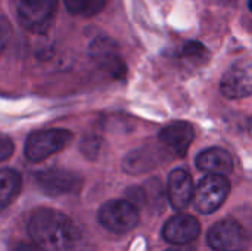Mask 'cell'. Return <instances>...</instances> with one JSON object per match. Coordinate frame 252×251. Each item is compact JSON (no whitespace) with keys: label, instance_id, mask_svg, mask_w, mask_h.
<instances>
[{"label":"cell","instance_id":"1","mask_svg":"<svg viewBox=\"0 0 252 251\" xmlns=\"http://www.w3.org/2000/svg\"><path fill=\"white\" fill-rule=\"evenodd\" d=\"M27 232L32 243L44 251L71 250L81 238V232L72 219L53 209L35 210L28 219Z\"/></svg>","mask_w":252,"mask_h":251},{"label":"cell","instance_id":"2","mask_svg":"<svg viewBox=\"0 0 252 251\" xmlns=\"http://www.w3.org/2000/svg\"><path fill=\"white\" fill-rule=\"evenodd\" d=\"M72 141V133L65 129L37 130L28 135L24 155L31 163H40L63 149Z\"/></svg>","mask_w":252,"mask_h":251},{"label":"cell","instance_id":"3","mask_svg":"<svg viewBox=\"0 0 252 251\" xmlns=\"http://www.w3.org/2000/svg\"><path fill=\"white\" fill-rule=\"evenodd\" d=\"M100 225L114 234H126L139 223V210L126 200H112L105 203L97 213Z\"/></svg>","mask_w":252,"mask_h":251},{"label":"cell","instance_id":"4","mask_svg":"<svg viewBox=\"0 0 252 251\" xmlns=\"http://www.w3.org/2000/svg\"><path fill=\"white\" fill-rule=\"evenodd\" d=\"M230 192V182L226 176L208 175L205 176L196 191L193 192V203L204 215H211L223 206Z\"/></svg>","mask_w":252,"mask_h":251},{"label":"cell","instance_id":"5","mask_svg":"<svg viewBox=\"0 0 252 251\" xmlns=\"http://www.w3.org/2000/svg\"><path fill=\"white\" fill-rule=\"evenodd\" d=\"M35 185L49 197L77 194L83 188V178L66 169H46L35 175Z\"/></svg>","mask_w":252,"mask_h":251},{"label":"cell","instance_id":"6","mask_svg":"<svg viewBox=\"0 0 252 251\" xmlns=\"http://www.w3.org/2000/svg\"><path fill=\"white\" fill-rule=\"evenodd\" d=\"M58 0H19L18 18L24 28L32 33H46L52 25Z\"/></svg>","mask_w":252,"mask_h":251},{"label":"cell","instance_id":"7","mask_svg":"<svg viewBox=\"0 0 252 251\" xmlns=\"http://www.w3.org/2000/svg\"><path fill=\"white\" fill-rule=\"evenodd\" d=\"M89 55L94 64L115 80H123L127 74V65L115 41L108 37H97L90 43Z\"/></svg>","mask_w":252,"mask_h":251},{"label":"cell","instance_id":"8","mask_svg":"<svg viewBox=\"0 0 252 251\" xmlns=\"http://www.w3.org/2000/svg\"><path fill=\"white\" fill-rule=\"evenodd\" d=\"M208 246L216 251H241L247 244V234L241 223L232 219L217 222L207 235Z\"/></svg>","mask_w":252,"mask_h":251},{"label":"cell","instance_id":"9","mask_svg":"<svg viewBox=\"0 0 252 251\" xmlns=\"http://www.w3.org/2000/svg\"><path fill=\"white\" fill-rule=\"evenodd\" d=\"M220 90L226 98H247L252 92V71L250 61H241L232 65L220 81Z\"/></svg>","mask_w":252,"mask_h":251},{"label":"cell","instance_id":"10","mask_svg":"<svg viewBox=\"0 0 252 251\" xmlns=\"http://www.w3.org/2000/svg\"><path fill=\"white\" fill-rule=\"evenodd\" d=\"M199 234L201 225L190 215H177L171 217L162 229L164 240L174 246L190 244L199 237Z\"/></svg>","mask_w":252,"mask_h":251},{"label":"cell","instance_id":"11","mask_svg":"<svg viewBox=\"0 0 252 251\" xmlns=\"http://www.w3.org/2000/svg\"><path fill=\"white\" fill-rule=\"evenodd\" d=\"M195 139V129L188 121H176L167 126L161 135V143L176 157H185Z\"/></svg>","mask_w":252,"mask_h":251},{"label":"cell","instance_id":"12","mask_svg":"<svg viewBox=\"0 0 252 251\" xmlns=\"http://www.w3.org/2000/svg\"><path fill=\"white\" fill-rule=\"evenodd\" d=\"M164 155H165L164 149L145 145L139 149L131 151L123 160V170L128 175H142L161 164Z\"/></svg>","mask_w":252,"mask_h":251},{"label":"cell","instance_id":"13","mask_svg":"<svg viewBox=\"0 0 252 251\" xmlns=\"http://www.w3.org/2000/svg\"><path fill=\"white\" fill-rule=\"evenodd\" d=\"M193 179L183 169H174L168 175V198L176 210L186 209L193 198Z\"/></svg>","mask_w":252,"mask_h":251},{"label":"cell","instance_id":"14","mask_svg":"<svg viewBox=\"0 0 252 251\" xmlns=\"http://www.w3.org/2000/svg\"><path fill=\"white\" fill-rule=\"evenodd\" d=\"M196 166L201 172L210 175L226 176L233 170L232 155L221 148H210L202 151L196 158Z\"/></svg>","mask_w":252,"mask_h":251},{"label":"cell","instance_id":"15","mask_svg":"<svg viewBox=\"0 0 252 251\" xmlns=\"http://www.w3.org/2000/svg\"><path fill=\"white\" fill-rule=\"evenodd\" d=\"M22 179L18 172L12 169H0V212L12 204L19 195Z\"/></svg>","mask_w":252,"mask_h":251},{"label":"cell","instance_id":"16","mask_svg":"<svg viewBox=\"0 0 252 251\" xmlns=\"http://www.w3.org/2000/svg\"><path fill=\"white\" fill-rule=\"evenodd\" d=\"M102 148H103V141L102 138L96 136V135H89V136H84L80 142V151L81 154L90 160V161H96L102 152Z\"/></svg>","mask_w":252,"mask_h":251},{"label":"cell","instance_id":"17","mask_svg":"<svg viewBox=\"0 0 252 251\" xmlns=\"http://www.w3.org/2000/svg\"><path fill=\"white\" fill-rule=\"evenodd\" d=\"M126 201L128 204H131L136 210H139L148 204V194H146L145 188H142V186L128 188L126 191Z\"/></svg>","mask_w":252,"mask_h":251},{"label":"cell","instance_id":"18","mask_svg":"<svg viewBox=\"0 0 252 251\" xmlns=\"http://www.w3.org/2000/svg\"><path fill=\"white\" fill-rule=\"evenodd\" d=\"M10 36H12V25L9 19H6L4 16H0V53L7 46Z\"/></svg>","mask_w":252,"mask_h":251},{"label":"cell","instance_id":"19","mask_svg":"<svg viewBox=\"0 0 252 251\" xmlns=\"http://www.w3.org/2000/svg\"><path fill=\"white\" fill-rule=\"evenodd\" d=\"M204 53H205V47L198 41H189L182 49V55L186 58H199L204 56Z\"/></svg>","mask_w":252,"mask_h":251},{"label":"cell","instance_id":"20","mask_svg":"<svg viewBox=\"0 0 252 251\" xmlns=\"http://www.w3.org/2000/svg\"><path fill=\"white\" fill-rule=\"evenodd\" d=\"M13 149H15V146H13L12 139L0 135V163L4 160H9L13 154Z\"/></svg>","mask_w":252,"mask_h":251},{"label":"cell","instance_id":"21","mask_svg":"<svg viewBox=\"0 0 252 251\" xmlns=\"http://www.w3.org/2000/svg\"><path fill=\"white\" fill-rule=\"evenodd\" d=\"M105 3H106V0H89V1H87L86 9H84V12H83V16H86V18H92V16L97 15L99 12H102V10H103Z\"/></svg>","mask_w":252,"mask_h":251},{"label":"cell","instance_id":"22","mask_svg":"<svg viewBox=\"0 0 252 251\" xmlns=\"http://www.w3.org/2000/svg\"><path fill=\"white\" fill-rule=\"evenodd\" d=\"M89 0H63L65 7L72 15H83Z\"/></svg>","mask_w":252,"mask_h":251},{"label":"cell","instance_id":"23","mask_svg":"<svg viewBox=\"0 0 252 251\" xmlns=\"http://www.w3.org/2000/svg\"><path fill=\"white\" fill-rule=\"evenodd\" d=\"M13 251H40L38 249H35L34 246H30V244H25V243H21V244H18Z\"/></svg>","mask_w":252,"mask_h":251},{"label":"cell","instance_id":"24","mask_svg":"<svg viewBox=\"0 0 252 251\" xmlns=\"http://www.w3.org/2000/svg\"><path fill=\"white\" fill-rule=\"evenodd\" d=\"M167 251H195L193 249H171V250Z\"/></svg>","mask_w":252,"mask_h":251}]
</instances>
